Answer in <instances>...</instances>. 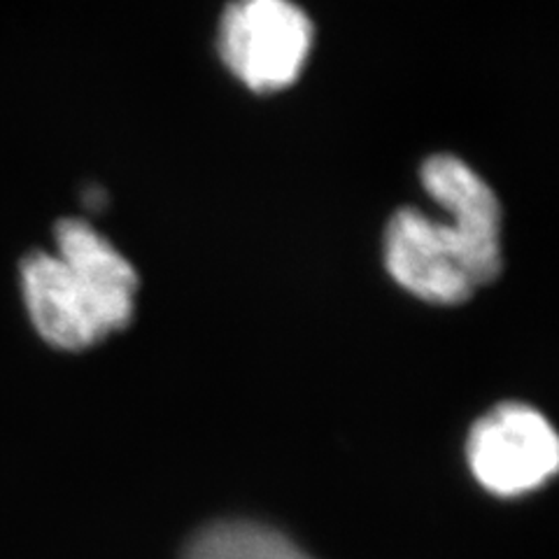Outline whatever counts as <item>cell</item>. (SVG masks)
I'll return each mask as SVG.
<instances>
[{
    "label": "cell",
    "mask_w": 559,
    "mask_h": 559,
    "mask_svg": "<svg viewBox=\"0 0 559 559\" xmlns=\"http://www.w3.org/2000/svg\"><path fill=\"white\" fill-rule=\"evenodd\" d=\"M55 240V252L38 250L22 261V294L43 341L78 353L129 326L138 273L84 219L59 222Z\"/></svg>",
    "instance_id": "obj_1"
},
{
    "label": "cell",
    "mask_w": 559,
    "mask_h": 559,
    "mask_svg": "<svg viewBox=\"0 0 559 559\" xmlns=\"http://www.w3.org/2000/svg\"><path fill=\"white\" fill-rule=\"evenodd\" d=\"M445 219L401 207L384 234V266L415 299L439 306L464 304L497 280L501 257V203L466 191L450 199Z\"/></svg>",
    "instance_id": "obj_2"
},
{
    "label": "cell",
    "mask_w": 559,
    "mask_h": 559,
    "mask_svg": "<svg viewBox=\"0 0 559 559\" xmlns=\"http://www.w3.org/2000/svg\"><path fill=\"white\" fill-rule=\"evenodd\" d=\"M314 24L294 0H231L217 28L224 68L254 94L285 92L312 55Z\"/></svg>",
    "instance_id": "obj_3"
},
{
    "label": "cell",
    "mask_w": 559,
    "mask_h": 559,
    "mask_svg": "<svg viewBox=\"0 0 559 559\" xmlns=\"http://www.w3.org/2000/svg\"><path fill=\"white\" fill-rule=\"evenodd\" d=\"M466 457L483 489L515 499L557 474L559 441L544 413L524 404H501L471 429Z\"/></svg>",
    "instance_id": "obj_4"
},
{
    "label": "cell",
    "mask_w": 559,
    "mask_h": 559,
    "mask_svg": "<svg viewBox=\"0 0 559 559\" xmlns=\"http://www.w3.org/2000/svg\"><path fill=\"white\" fill-rule=\"evenodd\" d=\"M180 559H314L269 524L219 520L189 538Z\"/></svg>",
    "instance_id": "obj_5"
}]
</instances>
